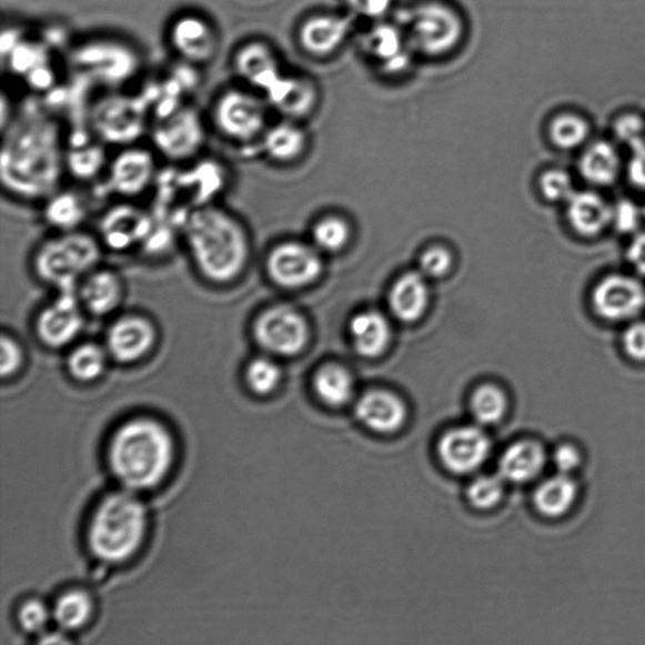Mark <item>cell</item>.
<instances>
[{
  "label": "cell",
  "instance_id": "74e56055",
  "mask_svg": "<svg viewBox=\"0 0 645 645\" xmlns=\"http://www.w3.org/2000/svg\"><path fill=\"white\" fill-rule=\"evenodd\" d=\"M591 134L586 121L574 114L560 115L550 125V137L561 149H574L582 145Z\"/></svg>",
  "mask_w": 645,
  "mask_h": 645
},
{
  "label": "cell",
  "instance_id": "6da1fadb",
  "mask_svg": "<svg viewBox=\"0 0 645 645\" xmlns=\"http://www.w3.org/2000/svg\"><path fill=\"white\" fill-rule=\"evenodd\" d=\"M61 130L50 119H30L3 130L0 182L21 202H43L61 189L67 165Z\"/></svg>",
  "mask_w": 645,
  "mask_h": 645
},
{
  "label": "cell",
  "instance_id": "44dd1931",
  "mask_svg": "<svg viewBox=\"0 0 645 645\" xmlns=\"http://www.w3.org/2000/svg\"><path fill=\"white\" fill-rule=\"evenodd\" d=\"M235 70L252 88L268 92L283 77L285 69L279 53L268 42L251 41L235 56Z\"/></svg>",
  "mask_w": 645,
  "mask_h": 645
},
{
  "label": "cell",
  "instance_id": "f546056e",
  "mask_svg": "<svg viewBox=\"0 0 645 645\" xmlns=\"http://www.w3.org/2000/svg\"><path fill=\"white\" fill-rule=\"evenodd\" d=\"M110 361L104 343L80 340L68 350L67 370L73 380L92 382L104 375Z\"/></svg>",
  "mask_w": 645,
  "mask_h": 645
},
{
  "label": "cell",
  "instance_id": "5b68a950",
  "mask_svg": "<svg viewBox=\"0 0 645 645\" xmlns=\"http://www.w3.org/2000/svg\"><path fill=\"white\" fill-rule=\"evenodd\" d=\"M420 61L443 62L463 50L470 20L454 0H422L404 8L400 18Z\"/></svg>",
  "mask_w": 645,
  "mask_h": 645
},
{
  "label": "cell",
  "instance_id": "ac0fdd59",
  "mask_svg": "<svg viewBox=\"0 0 645 645\" xmlns=\"http://www.w3.org/2000/svg\"><path fill=\"white\" fill-rule=\"evenodd\" d=\"M592 303L605 321H629L645 308V288L633 276L609 275L595 285Z\"/></svg>",
  "mask_w": 645,
  "mask_h": 645
},
{
  "label": "cell",
  "instance_id": "9c48e42d",
  "mask_svg": "<svg viewBox=\"0 0 645 645\" xmlns=\"http://www.w3.org/2000/svg\"><path fill=\"white\" fill-rule=\"evenodd\" d=\"M212 121L223 139L249 145L258 142L268 129L266 107L256 93L231 89L214 102Z\"/></svg>",
  "mask_w": 645,
  "mask_h": 645
},
{
  "label": "cell",
  "instance_id": "ee69618b",
  "mask_svg": "<svg viewBox=\"0 0 645 645\" xmlns=\"http://www.w3.org/2000/svg\"><path fill=\"white\" fill-rule=\"evenodd\" d=\"M420 273L425 278L441 279L445 276L453 266L451 252L443 248L430 249L419 261Z\"/></svg>",
  "mask_w": 645,
  "mask_h": 645
},
{
  "label": "cell",
  "instance_id": "8992f818",
  "mask_svg": "<svg viewBox=\"0 0 645 645\" xmlns=\"http://www.w3.org/2000/svg\"><path fill=\"white\" fill-rule=\"evenodd\" d=\"M147 510L132 493L107 495L99 504L89 527L92 554L109 564L132 557L145 536Z\"/></svg>",
  "mask_w": 645,
  "mask_h": 645
},
{
  "label": "cell",
  "instance_id": "30bf717a",
  "mask_svg": "<svg viewBox=\"0 0 645 645\" xmlns=\"http://www.w3.org/2000/svg\"><path fill=\"white\" fill-rule=\"evenodd\" d=\"M89 316L79 302L77 292H60L36 311L32 333L42 347L50 351L69 350L81 340Z\"/></svg>",
  "mask_w": 645,
  "mask_h": 645
},
{
  "label": "cell",
  "instance_id": "f1b7e54d",
  "mask_svg": "<svg viewBox=\"0 0 645 645\" xmlns=\"http://www.w3.org/2000/svg\"><path fill=\"white\" fill-rule=\"evenodd\" d=\"M578 484L572 475L557 473L538 485L535 507L542 516L560 518L572 511L578 498Z\"/></svg>",
  "mask_w": 645,
  "mask_h": 645
},
{
  "label": "cell",
  "instance_id": "1f68e13d",
  "mask_svg": "<svg viewBox=\"0 0 645 645\" xmlns=\"http://www.w3.org/2000/svg\"><path fill=\"white\" fill-rule=\"evenodd\" d=\"M260 145L271 161L293 162L303 152L305 135L301 128L290 121H284V123L268 127L260 139Z\"/></svg>",
  "mask_w": 645,
  "mask_h": 645
},
{
  "label": "cell",
  "instance_id": "f6af8a7d",
  "mask_svg": "<svg viewBox=\"0 0 645 645\" xmlns=\"http://www.w3.org/2000/svg\"><path fill=\"white\" fill-rule=\"evenodd\" d=\"M643 219V212L637 204L629 200H623L615 204L612 213L614 228L622 233L638 231Z\"/></svg>",
  "mask_w": 645,
  "mask_h": 645
},
{
  "label": "cell",
  "instance_id": "ba28073f",
  "mask_svg": "<svg viewBox=\"0 0 645 645\" xmlns=\"http://www.w3.org/2000/svg\"><path fill=\"white\" fill-rule=\"evenodd\" d=\"M249 333L261 353L275 359L296 356L310 340V329L303 315L285 304L259 311L250 322Z\"/></svg>",
  "mask_w": 645,
  "mask_h": 645
},
{
  "label": "cell",
  "instance_id": "e0dca14e",
  "mask_svg": "<svg viewBox=\"0 0 645 645\" xmlns=\"http://www.w3.org/2000/svg\"><path fill=\"white\" fill-rule=\"evenodd\" d=\"M127 282L118 270L100 265L83 278L77 295L89 320L109 321L123 311Z\"/></svg>",
  "mask_w": 645,
  "mask_h": 645
},
{
  "label": "cell",
  "instance_id": "e575fe53",
  "mask_svg": "<svg viewBox=\"0 0 645 645\" xmlns=\"http://www.w3.org/2000/svg\"><path fill=\"white\" fill-rule=\"evenodd\" d=\"M244 379L248 387L254 394L269 395L282 381V370H280L275 357L261 353L246 363Z\"/></svg>",
  "mask_w": 645,
  "mask_h": 645
},
{
  "label": "cell",
  "instance_id": "603a6c76",
  "mask_svg": "<svg viewBox=\"0 0 645 645\" xmlns=\"http://www.w3.org/2000/svg\"><path fill=\"white\" fill-rule=\"evenodd\" d=\"M360 422L380 434L397 432L406 420L404 402L387 391H370L356 405Z\"/></svg>",
  "mask_w": 645,
  "mask_h": 645
},
{
  "label": "cell",
  "instance_id": "7bdbcfd3",
  "mask_svg": "<svg viewBox=\"0 0 645 645\" xmlns=\"http://www.w3.org/2000/svg\"><path fill=\"white\" fill-rule=\"evenodd\" d=\"M540 189L545 199L551 202H567L575 193L572 177L560 170L542 174Z\"/></svg>",
  "mask_w": 645,
  "mask_h": 645
},
{
  "label": "cell",
  "instance_id": "4dcf8cb0",
  "mask_svg": "<svg viewBox=\"0 0 645 645\" xmlns=\"http://www.w3.org/2000/svg\"><path fill=\"white\" fill-rule=\"evenodd\" d=\"M110 159L105 148L98 143H79L67 148V173L80 182H93L104 177Z\"/></svg>",
  "mask_w": 645,
  "mask_h": 645
},
{
  "label": "cell",
  "instance_id": "4316f807",
  "mask_svg": "<svg viewBox=\"0 0 645 645\" xmlns=\"http://www.w3.org/2000/svg\"><path fill=\"white\" fill-rule=\"evenodd\" d=\"M350 333L354 350L366 359L381 356L387 350L392 339V330L386 316L376 311L354 315L350 323Z\"/></svg>",
  "mask_w": 645,
  "mask_h": 645
},
{
  "label": "cell",
  "instance_id": "9a60e30c",
  "mask_svg": "<svg viewBox=\"0 0 645 645\" xmlns=\"http://www.w3.org/2000/svg\"><path fill=\"white\" fill-rule=\"evenodd\" d=\"M155 151L168 161L183 163L194 161L205 142L202 120L191 109L165 112L152 130Z\"/></svg>",
  "mask_w": 645,
  "mask_h": 645
},
{
  "label": "cell",
  "instance_id": "277c9868",
  "mask_svg": "<svg viewBox=\"0 0 645 645\" xmlns=\"http://www.w3.org/2000/svg\"><path fill=\"white\" fill-rule=\"evenodd\" d=\"M105 251L97 232H53L32 251V275L54 293L77 292L81 280L101 265Z\"/></svg>",
  "mask_w": 645,
  "mask_h": 645
},
{
  "label": "cell",
  "instance_id": "3957f363",
  "mask_svg": "<svg viewBox=\"0 0 645 645\" xmlns=\"http://www.w3.org/2000/svg\"><path fill=\"white\" fill-rule=\"evenodd\" d=\"M174 442L155 420L139 417L120 426L111 439L109 464L115 478L132 491L155 487L170 473Z\"/></svg>",
  "mask_w": 645,
  "mask_h": 645
},
{
  "label": "cell",
  "instance_id": "d6a6232c",
  "mask_svg": "<svg viewBox=\"0 0 645 645\" xmlns=\"http://www.w3.org/2000/svg\"><path fill=\"white\" fill-rule=\"evenodd\" d=\"M621 170V158L615 148L606 142L588 147L580 159V173L587 182L596 185L613 183Z\"/></svg>",
  "mask_w": 645,
  "mask_h": 645
},
{
  "label": "cell",
  "instance_id": "7dc6e473",
  "mask_svg": "<svg viewBox=\"0 0 645 645\" xmlns=\"http://www.w3.org/2000/svg\"><path fill=\"white\" fill-rule=\"evenodd\" d=\"M18 619H20L24 631L39 633L49 623L50 612L42 602L31 601L22 605Z\"/></svg>",
  "mask_w": 645,
  "mask_h": 645
},
{
  "label": "cell",
  "instance_id": "f5cc1de1",
  "mask_svg": "<svg viewBox=\"0 0 645 645\" xmlns=\"http://www.w3.org/2000/svg\"><path fill=\"white\" fill-rule=\"evenodd\" d=\"M419 2H422V0H397L399 7H401V8L414 6Z\"/></svg>",
  "mask_w": 645,
  "mask_h": 645
},
{
  "label": "cell",
  "instance_id": "4fadbf2b",
  "mask_svg": "<svg viewBox=\"0 0 645 645\" xmlns=\"http://www.w3.org/2000/svg\"><path fill=\"white\" fill-rule=\"evenodd\" d=\"M157 219L133 201L121 200L102 212L97 235L102 246L117 254H128L147 244Z\"/></svg>",
  "mask_w": 645,
  "mask_h": 645
},
{
  "label": "cell",
  "instance_id": "d590c367",
  "mask_svg": "<svg viewBox=\"0 0 645 645\" xmlns=\"http://www.w3.org/2000/svg\"><path fill=\"white\" fill-rule=\"evenodd\" d=\"M92 604L88 594L71 592L60 597L53 607V619L62 629L77 631L90 619Z\"/></svg>",
  "mask_w": 645,
  "mask_h": 645
},
{
  "label": "cell",
  "instance_id": "8d00e7d4",
  "mask_svg": "<svg viewBox=\"0 0 645 645\" xmlns=\"http://www.w3.org/2000/svg\"><path fill=\"white\" fill-rule=\"evenodd\" d=\"M471 409L474 419L481 425H494L506 415L507 397L498 387L481 386L474 392Z\"/></svg>",
  "mask_w": 645,
  "mask_h": 645
},
{
  "label": "cell",
  "instance_id": "7402d4cb",
  "mask_svg": "<svg viewBox=\"0 0 645 645\" xmlns=\"http://www.w3.org/2000/svg\"><path fill=\"white\" fill-rule=\"evenodd\" d=\"M271 105L290 118H302L315 108L320 87L311 74L288 72L268 92Z\"/></svg>",
  "mask_w": 645,
  "mask_h": 645
},
{
  "label": "cell",
  "instance_id": "c3c4849f",
  "mask_svg": "<svg viewBox=\"0 0 645 645\" xmlns=\"http://www.w3.org/2000/svg\"><path fill=\"white\" fill-rule=\"evenodd\" d=\"M623 349L626 356L645 362V322H635L623 334Z\"/></svg>",
  "mask_w": 645,
  "mask_h": 645
},
{
  "label": "cell",
  "instance_id": "b9f144b4",
  "mask_svg": "<svg viewBox=\"0 0 645 645\" xmlns=\"http://www.w3.org/2000/svg\"><path fill=\"white\" fill-rule=\"evenodd\" d=\"M26 362V350L22 341L11 331L0 334V375L9 379L20 372Z\"/></svg>",
  "mask_w": 645,
  "mask_h": 645
},
{
  "label": "cell",
  "instance_id": "484cf974",
  "mask_svg": "<svg viewBox=\"0 0 645 645\" xmlns=\"http://www.w3.org/2000/svg\"><path fill=\"white\" fill-rule=\"evenodd\" d=\"M613 208L594 192H575L567 201V219L580 235H599L612 223Z\"/></svg>",
  "mask_w": 645,
  "mask_h": 645
},
{
  "label": "cell",
  "instance_id": "816d5d0a",
  "mask_svg": "<svg viewBox=\"0 0 645 645\" xmlns=\"http://www.w3.org/2000/svg\"><path fill=\"white\" fill-rule=\"evenodd\" d=\"M626 258L638 274L645 275V232L638 233L633 239L626 251Z\"/></svg>",
  "mask_w": 645,
  "mask_h": 645
},
{
  "label": "cell",
  "instance_id": "2e32d148",
  "mask_svg": "<svg viewBox=\"0 0 645 645\" xmlns=\"http://www.w3.org/2000/svg\"><path fill=\"white\" fill-rule=\"evenodd\" d=\"M322 269L318 252L298 241L280 242L271 248L265 259V273L270 282L285 290L311 285L320 278Z\"/></svg>",
  "mask_w": 645,
  "mask_h": 645
},
{
  "label": "cell",
  "instance_id": "f907efd6",
  "mask_svg": "<svg viewBox=\"0 0 645 645\" xmlns=\"http://www.w3.org/2000/svg\"><path fill=\"white\" fill-rule=\"evenodd\" d=\"M628 174L633 184L645 190V144L632 149Z\"/></svg>",
  "mask_w": 645,
  "mask_h": 645
},
{
  "label": "cell",
  "instance_id": "cb8c5ba5",
  "mask_svg": "<svg viewBox=\"0 0 645 645\" xmlns=\"http://www.w3.org/2000/svg\"><path fill=\"white\" fill-rule=\"evenodd\" d=\"M42 204L43 222L53 232L81 230L89 216V202L78 190L60 189Z\"/></svg>",
  "mask_w": 645,
  "mask_h": 645
},
{
  "label": "cell",
  "instance_id": "ffe728a7",
  "mask_svg": "<svg viewBox=\"0 0 645 645\" xmlns=\"http://www.w3.org/2000/svg\"><path fill=\"white\" fill-rule=\"evenodd\" d=\"M172 49L187 62L208 63L219 51L216 28L199 14H183L173 21L170 30Z\"/></svg>",
  "mask_w": 645,
  "mask_h": 645
},
{
  "label": "cell",
  "instance_id": "60d3db41",
  "mask_svg": "<svg viewBox=\"0 0 645 645\" xmlns=\"http://www.w3.org/2000/svg\"><path fill=\"white\" fill-rule=\"evenodd\" d=\"M503 490L501 475H483L476 478L467 488V500L476 508L488 510L502 500Z\"/></svg>",
  "mask_w": 645,
  "mask_h": 645
},
{
  "label": "cell",
  "instance_id": "f35d334b",
  "mask_svg": "<svg viewBox=\"0 0 645 645\" xmlns=\"http://www.w3.org/2000/svg\"><path fill=\"white\" fill-rule=\"evenodd\" d=\"M342 8L359 24L387 20L400 8L397 0H342Z\"/></svg>",
  "mask_w": 645,
  "mask_h": 645
},
{
  "label": "cell",
  "instance_id": "52a82bcc",
  "mask_svg": "<svg viewBox=\"0 0 645 645\" xmlns=\"http://www.w3.org/2000/svg\"><path fill=\"white\" fill-rule=\"evenodd\" d=\"M354 40L363 59L383 79L405 78L420 61L400 18L364 23Z\"/></svg>",
  "mask_w": 645,
  "mask_h": 645
},
{
  "label": "cell",
  "instance_id": "836d02e7",
  "mask_svg": "<svg viewBox=\"0 0 645 645\" xmlns=\"http://www.w3.org/2000/svg\"><path fill=\"white\" fill-rule=\"evenodd\" d=\"M314 390L325 405L340 407L351 401L354 382L347 370L330 364L316 372Z\"/></svg>",
  "mask_w": 645,
  "mask_h": 645
},
{
  "label": "cell",
  "instance_id": "7a4b0ae2",
  "mask_svg": "<svg viewBox=\"0 0 645 645\" xmlns=\"http://www.w3.org/2000/svg\"><path fill=\"white\" fill-rule=\"evenodd\" d=\"M183 248L195 275L212 288H230L246 274L252 255L245 223L216 203L194 209L181 224Z\"/></svg>",
  "mask_w": 645,
  "mask_h": 645
},
{
  "label": "cell",
  "instance_id": "5bb4252c",
  "mask_svg": "<svg viewBox=\"0 0 645 645\" xmlns=\"http://www.w3.org/2000/svg\"><path fill=\"white\" fill-rule=\"evenodd\" d=\"M158 164L152 149L125 145L112 158L104 175L105 191L121 200L134 201L158 180Z\"/></svg>",
  "mask_w": 645,
  "mask_h": 645
},
{
  "label": "cell",
  "instance_id": "d4e9b609",
  "mask_svg": "<svg viewBox=\"0 0 645 645\" xmlns=\"http://www.w3.org/2000/svg\"><path fill=\"white\" fill-rule=\"evenodd\" d=\"M547 454L540 443L526 441L511 445L501 456L498 474L503 481L528 483L544 472Z\"/></svg>",
  "mask_w": 645,
  "mask_h": 645
},
{
  "label": "cell",
  "instance_id": "ab89813d",
  "mask_svg": "<svg viewBox=\"0 0 645 645\" xmlns=\"http://www.w3.org/2000/svg\"><path fill=\"white\" fill-rule=\"evenodd\" d=\"M349 224L340 219H325L315 224L313 239L315 245L326 252L342 250L350 240Z\"/></svg>",
  "mask_w": 645,
  "mask_h": 645
},
{
  "label": "cell",
  "instance_id": "681fc988",
  "mask_svg": "<svg viewBox=\"0 0 645 645\" xmlns=\"http://www.w3.org/2000/svg\"><path fill=\"white\" fill-rule=\"evenodd\" d=\"M554 463L558 473L572 475L582 466L583 453L572 443L560 445L554 454Z\"/></svg>",
  "mask_w": 645,
  "mask_h": 645
},
{
  "label": "cell",
  "instance_id": "7c38bea8",
  "mask_svg": "<svg viewBox=\"0 0 645 645\" xmlns=\"http://www.w3.org/2000/svg\"><path fill=\"white\" fill-rule=\"evenodd\" d=\"M359 23L342 8L322 9L302 18L296 28V42L308 58L329 61L340 54L356 37Z\"/></svg>",
  "mask_w": 645,
  "mask_h": 645
},
{
  "label": "cell",
  "instance_id": "83f0119b",
  "mask_svg": "<svg viewBox=\"0 0 645 645\" xmlns=\"http://www.w3.org/2000/svg\"><path fill=\"white\" fill-rule=\"evenodd\" d=\"M429 286L422 273L402 275L390 293V308L397 320L415 323L429 305Z\"/></svg>",
  "mask_w": 645,
  "mask_h": 645
},
{
  "label": "cell",
  "instance_id": "8fae6325",
  "mask_svg": "<svg viewBox=\"0 0 645 645\" xmlns=\"http://www.w3.org/2000/svg\"><path fill=\"white\" fill-rule=\"evenodd\" d=\"M161 341V329L153 316L140 311H121L109 320L104 331L107 351L112 362H142Z\"/></svg>",
  "mask_w": 645,
  "mask_h": 645
},
{
  "label": "cell",
  "instance_id": "d6986e66",
  "mask_svg": "<svg viewBox=\"0 0 645 645\" xmlns=\"http://www.w3.org/2000/svg\"><path fill=\"white\" fill-rule=\"evenodd\" d=\"M439 456L446 470L455 474L472 473L488 460L491 442L480 427L461 426L447 432L439 442Z\"/></svg>",
  "mask_w": 645,
  "mask_h": 645
},
{
  "label": "cell",
  "instance_id": "bcb514c9",
  "mask_svg": "<svg viewBox=\"0 0 645 645\" xmlns=\"http://www.w3.org/2000/svg\"><path fill=\"white\" fill-rule=\"evenodd\" d=\"M614 132L616 138L631 149L645 144V124L637 115H625L616 120Z\"/></svg>",
  "mask_w": 645,
  "mask_h": 645
}]
</instances>
